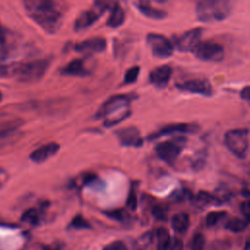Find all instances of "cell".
<instances>
[{"mask_svg": "<svg viewBox=\"0 0 250 250\" xmlns=\"http://www.w3.org/2000/svg\"><path fill=\"white\" fill-rule=\"evenodd\" d=\"M183 248H184V245L182 240L179 238H175L173 242H171L168 250H183Z\"/></svg>", "mask_w": 250, "mask_h": 250, "instance_id": "obj_43", "label": "cell"}, {"mask_svg": "<svg viewBox=\"0 0 250 250\" xmlns=\"http://www.w3.org/2000/svg\"><path fill=\"white\" fill-rule=\"evenodd\" d=\"M29 17L43 30L56 33L62 21V15L58 10L55 0H22Z\"/></svg>", "mask_w": 250, "mask_h": 250, "instance_id": "obj_1", "label": "cell"}, {"mask_svg": "<svg viewBox=\"0 0 250 250\" xmlns=\"http://www.w3.org/2000/svg\"><path fill=\"white\" fill-rule=\"evenodd\" d=\"M11 64H0V78L11 77Z\"/></svg>", "mask_w": 250, "mask_h": 250, "instance_id": "obj_42", "label": "cell"}, {"mask_svg": "<svg viewBox=\"0 0 250 250\" xmlns=\"http://www.w3.org/2000/svg\"><path fill=\"white\" fill-rule=\"evenodd\" d=\"M59 150H60V145L58 143L51 142L34 149L30 153L29 158L31 161L40 164L45 162L47 159L54 156L55 154H57Z\"/></svg>", "mask_w": 250, "mask_h": 250, "instance_id": "obj_16", "label": "cell"}, {"mask_svg": "<svg viewBox=\"0 0 250 250\" xmlns=\"http://www.w3.org/2000/svg\"><path fill=\"white\" fill-rule=\"evenodd\" d=\"M152 238H153V236H152V233L150 231L145 232L136 241V247L140 250L146 249L150 244V242L152 241Z\"/></svg>", "mask_w": 250, "mask_h": 250, "instance_id": "obj_33", "label": "cell"}, {"mask_svg": "<svg viewBox=\"0 0 250 250\" xmlns=\"http://www.w3.org/2000/svg\"><path fill=\"white\" fill-rule=\"evenodd\" d=\"M194 56L203 62H218L224 59V47L214 41H200L193 49Z\"/></svg>", "mask_w": 250, "mask_h": 250, "instance_id": "obj_7", "label": "cell"}, {"mask_svg": "<svg viewBox=\"0 0 250 250\" xmlns=\"http://www.w3.org/2000/svg\"><path fill=\"white\" fill-rule=\"evenodd\" d=\"M2 99H3V95H2V93L0 92V102H2Z\"/></svg>", "mask_w": 250, "mask_h": 250, "instance_id": "obj_46", "label": "cell"}, {"mask_svg": "<svg viewBox=\"0 0 250 250\" xmlns=\"http://www.w3.org/2000/svg\"><path fill=\"white\" fill-rule=\"evenodd\" d=\"M137 96L135 94H117L108 98L96 111L95 119L107 118L115 113L129 108V105Z\"/></svg>", "mask_w": 250, "mask_h": 250, "instance_id": "obj_4", "label": "cell"}, {"mask_svg": "<svg viewBox=\"0 0 250 250\" xmlns=\"http://www.w3.org/2000/svg\"><path fill=\"white\" fill-rule=\"evenodd\" d=\"M50 62L49 59H38L11 64V77H15L21 82H37L45 75Z\"/></svg>", "mask_w": 250, "mask_h": 250, "instance_id": "obj_3", "label": "cell"}, {"mask_svg": "<svg viewBox=\"0 0 250 250\" xmlns=\"http://www.w3.org/2000/svg\"><path fill=\"white\" fill-rule=\"evenodd\" d=\"M103 250H128L127 246L122 241H113L107 245H105Z\"/></svg>", "mask_w": 250, "mask_h": 250, "instance_id": "obj_37", "label": "cell"}, {"mask_svg": "<svg viewBox=\"0 0 250 250\" xmlns=\"http://www.w3.org/2000/svg\"><path fill=\"white\" fill-rule=\"evenodd\" d=\"M6 43V29L0 23V45H5Z\"/></svg>", "mask_w": 250, "mask_h": 250, "instance_id": "obj_44", "label": "cell"}, {"mask_svg": "<svg viewBox=\"0 0 250 250\" xmlns=\"http://www.w3.org/2000/svg\"><path fill=\"white\" fill-rule=\"evenodd\" d=\"M171 226L177 232H184L188 229L189 216L185 212L176 213L171 218Z\"/></svg>", "mask_w": 250, "mask_h": 250, "instance_id": "obj_21", "label": "cell"}, {"mask_svg": "<svg viewBox=\"0 0 250 250\" xmlns=\"http://www.w3.org/2000/svg\"><path fill=\"white\" fill-rule=\"evenodd\" d=\"M126 205H127V207L131 211H134L137 208V205H138V203H137V195H136L134 189H131V191L129 192L127 200H126Z\"/></svg>", "mask_w": 250, "mask_h": 250, "instance_id": "obj_36", "label": "cell"}, {"mask_svg": "<svg viewBox=\"0 0 250 250\" xmlns=\"http://www.w3.org/2000/svg\"><path fill=\"white\" fill-rule=\"evenodd\" d=\"M104 214L105 216H107L108 218L110 219H114V220H117V221H123L125 219V212L123 210H111V211H107V212H104Z\"/></svg>", "mask_w": 250, "mask_h": 250, "instance_id": "obj_35", "label": "cell"}, {"mask_svg": "<svg viewBox=\"0 0 250 250\" xmlns=\"http://www.w3.org/2000/svg\"><path fill=\"white\" fill-rule=\"evenodd\" d=\"M112 0H94V8H96L99 12H101L103 15L105 11L110 9L113 5Z\"/></svg>", "mask_w": 250, "mask_h": 250, "instance_id": "obj_34", "label": "cell"}, {"mask_svg": "<svg viewBox=\"0 0 250 250\" xmlns=\"http://www.w3.org/2000/svg\"><path fill=\"white\" fill-rule=\"evenodd\" d=\"M195 203L200 208H204L212 203H215L213 194H211L207 191H204V190L199 191L195 196Z\"/></svg>", "mask_w": 250, "mask_h": 250, "instance_id": "obj_27", "label": "cell"}, {"mask_svg": "<svg viewBox=\"0 0 250 250\" xmlns=\"http://www.w3.org/2000/svg\"><path fill=\"white\" fill-rule=\"evenodd\" d=\"M199 131V125L194 122H181V123H171L161 127L156 132L148 136V140H156L166 136L182 135V134H194Z\"/></svg>", "mask_w": 250, "mask_h": 250, "instance_id": "obj_8", "label": "cell"}, {"mask_svg": "<svg viewBox=\"0 0 250 250\" xmlns=\"http://www.w3.org/2000/svg\"><path fill=\"white\" fill-rule=\"evenodd\" d=\"M229 196H230V191L227 188H218L213 194L215 203H219V204H224L226 201L229 199Z\"/></svg>", "mask_w": 250, "mask_h": 250, "instance_id": "obj_30", "label": "cell"}, {"mask_svg": "<svg viewBox=\"0 0 250 250\" xmlns=\"http://www.w3.org/2000/svg\"><path fill=\"white\" fill-rule=\"evenodd\" d=\"M224 143L235 157L243 159L246 157L249 148L248 131L243 128L229 130L225 134Z\"/></svg>", "mask_w": 250, "mask_h": 250, "instance_id": "obj_5", "label": "cell"}, {"mask_svg": "<svg viewBox=\"0 0 250 250\" xmlns=\"http://www.w3.org/2000/svg\"><path fill=\"white\" fill-rule=\"evenodd\" d=\"M152 215L157 220H165L167 218V211L162 206H154L152 209Z\"/></svg>", "mask_w": 250, "mask_h": 250, "instance_id": "obj_38", "label": "cell"}, {"mask_svg": "<svg viewBox=\"0 0 250 250\" xmlns=\"http://www.w3.org/2000/svg\"><path fill=\"white\" fill-rule=\"evenodd\" d=\"M231 6V0H196L195 14L202 22L221 21L229 16Z\"/></svg>", "mask_w": 250, "mask_h": 250, "instance_id": "obj_2", "label": "cell"}, {"mask_svg": "<svg viewBox=\"0 0 250 250\" xmlns=\"http://www.w3.org/2000/svg\"><path fill=\"white\" fill-rule=\"evenodd\" d=\"M184 148V139L178 137L174 140L163 141L155 146L156 155L165 163L172 165Z\"/></svg>", "mask_w": 250, "mask_h": 250, "instance_id": "obj_6", "label": "cell"}, {"mask_svg": "<svg viewBox=\"0 0 250 250\" xmlns=\"http://www.w3.org/2000/svg\"><path fill=\"white\" fill-rule=\"evenodd\" d=\"M156 235V250H168L171 244L169 231L165 228H158L155 232Z\"/></svg>", "mask_w": 250, "mask_h": 250, "instance_id": "obj_22", "label": "cell"}, {"mask_svg": "<svg viewBox=\"0 0 250 250\" xmlns=\"http://www.w3.org/2000/svg\"><path fill=\"white\" fill-rule=\"evenodd\" d=\"M146 43L153 56L160 59H167L174 53L173 43L164 35L159 33H148Z\"/></svg>", "mask_w": 250, "mask_h": 250, "instance_id": "obj_9", "label": "cell"}, {"mask_svg": "<svg viewBox=\"0 0 250 250\" xmlns=\"http://www.w3.org/2000/svg\"><path fill=\"white\" fill-rule=\"evenodd\" d=\"M136 7L142 15L151 20H163L167 17V13L165 11L155 8L148 0H138Z\"/></svg>", "mask_w": 250, "mask_h": 250, "instance_id": "obj_19", "label": "cell"}, {"mask_svg": "<svg viewBox=\"0 0 250 250\" xmlns=\"http://www.w3.org/2000/svg\"><path fill=\"white\" fill-rule=\"evenodd\" d=\"M250 222H248L246 219H240V218H231L229 219L226 224L225 228L232 232H241L243 231Z\"/></svg>", "mask_w": 250, "mask_h": 250, "instance_id": "obj_23", "label": "cell"}, {"mask_svg": "<svg viewBox=\"0 0 250 250\" xmlns=\"http://www.w3.org/2000/svg\"><path fill=\"white\" fill-rule=\"evenodd\" d=\"M42 250H66L65 245L61 242H54L50 245H45L43 246Z\"/></svg>", "mask_w": 250, "mask_h": 250, "instance_id": "obj_40", "label": "cell"}, {"mask_svg": "<svg viewBox=\"0 0 250 250\" xmlns=\"http://www.w3.org/2000/svg\"><path fill=\"white\" fill-rule=\"evenodd\" d=\"M205 237L202 233L196 232L190 239V250H204Z\"/></svg>", "mask_w": 250, "mask_h": 250, "instance_id": "obj_32", "label": "cell"}, {"mask_svg": "<svg viewBox=\"0 0 250 250\" xmlns=\"http://www.w3.org/2000/svg\"><path fill=\"white\" fill-rule=\"evenodd\" d=\"M172 67L168 64H163L153 68L149 72L148 80L154 87L158 89H164L168 85L172 77Z\"/></svg>", "mask_w": 250, "mask_h": 250, "instance_id": "obj_13", "label": "cell"}, {"mask_svg": "<svg viewBox=\"0 0 250 250\" xmlns=\"http://www.w3.org/2000/svg\"><path fill=\"white\" fill-rule=\"evenodd\" d=\"M130 115H131V110L129 108L125 109L123 111H120L118 113H115V114L105 118V120L104 121V126L106 127V128L115 126V125L119 124L121 121L125 120L126 118H128Z\"/></svg>", "mask_w": 250, "mask_h": 250, "instance_id": "obj_24", "label": "cell"}, {"mask_svg": "<svg viewBox=\"0 0 250 250\" xmlns=\"http://www.w3.org/2000/svg\"><path fill=\"white\" fill-rule=\"evenodd\" d=\"M23 124L22 118L12 113H0V138L6 137Z\"/></svg>", "mask_w": 250, "mask_h": 250, "instance_id": "obj_15", "label": "cell"}, {"mask_svg": "<svg viewBox=\"0 0 250 250\" xmlns=\"http://www.w3.org/2000/svg\"><path fill=\"white\" fill-rule=\"evenodd\" d=\"M115 135L123 146L140 147L144 144V139L137 127L129 126L115 132Z\"/></svg>", "mask_w": 250, "mask_h": 250, "instance_id": "obj_12", "label": "cell"}, {"mask_svg": "<svg viewBox=\"0 0 250 250\" xmlns=\"http://www.w3.org/2000/svg\"><path fill=\"white\" fill-rule=\"evenodd\" d=\"M140 66L134 65L126 70L124 74V84H133L137 81L140 75Z\"/></svg>", "mask_w": 250, "mask_h": 250, "instance_id": "obj_29", "label": "cell"}, {"mask_svg": "<svg viewBox=\"0 0 250 250\" xmlns=\"http://www.w3.org/2000/svg\"><path fill=\"white\" fill-rule=\"evenodd\" d=\"M106 48V40L101 36H95L85 39L74 46V50L79 53L97 54L102 53Z\"/></svg>", "mask_w": 250, "mask_h": 250, "instance_id": "obj_14", "label": "cell"}, {"mask_svg": "<svg viewBox=\"0 0 250 250\" xmlns=\"http://www.w3.org/2000/svg\"><path fill=\"white\" fill-rule=\"evenodd\" d=\"M226 215L227 213L225 211H212L206 215L205 224L208 227L216 226Z\"/></svg>", "mask_w": 250, "mask_h": 250, "instance_id": "obj_28", "label": "cell"}, {"mask_svg": "<svg viewBox=\"0 0 250 250\" xmlns=\"http://www.w3.org/2000/svg\"><path fill=\"white\" fill-rule=\"evenodd\" d=\"M202 33L203 29L200 27H195L187 30L183 34L174 37L172 42L174 48L182 53L192 52L196 45L200 42Z\"/></svg>", "mask_w": 250, "mask_h": 250, "instance_id": "obj_10", "label": "cell"}, {"mask_svg": "<svg viewBox=\"0 0 250 250\" xmlns=\"http://www.w3.org/2000/svg\"><path fill=\"white\" fill-rule=\"evenodd\" d=\"M21 220L24 223H27V224H30L33 226H37L40 223V213L35 208L28 209L21 215Z\"/></svg>", "mask_w": 250, "mask_h": 250, "instance_id": "obj_25", "label": "cell"}, {"mask_svg": "<svg viewBox=\"0 0 250 250\" xmlns=\"http://www.w3.org/2000/svg\"><path fill=\"white\" fill-rule=\"evenodd\" d=\"M62 75L85 77L91 74V71L86 67L85 62L82 59H74L62 66L60 70Z\"/></svg>", "mask_w": 250, "mask_h": 250, "instance_id": "obj_18", "label": "cell"}, {"mask_svg": "<svg viewBox=\"0 0 250 250\" xmlns=\"http://www.w3.org/2000/svg\"><path fill=\"white\" fill-rule=\"evenodd\" d=\"M180 91L196 94L204 97H211L213 95V88L209 80L204 78H193L188 79L183 82H180L176 85Z\"/></svg>", "mask_w": 250, "mask_h": 250, "instance_id": "obj_11", "label": "cell"}, {"mask_svg": "<svg viewBox=\"0 0 250 250\" xmlns=\"http://www.w3.org/2000/svg\"><path fill=\"white\" fill-rule=\"evenodd\" d=\"M240 98H241V100H243L246 104H248L250 105V85L244 87L240 91Z\"/></svg>", "mask_w": 250, "mask_h": 250, "instance_id": "obj_41", "label": "cell"}, {"mask_svg": "<svg viewBox=\"0 0 250 250\" xmlns=\"http://www.w3.org/2000/svg\"><path fill=\"white\" fill-rule=\"evenodd\" d=\"M245 250H250V244H248V245L245 247Z\"/></svg>", "mask_w": 250, "mask_h": 250, "instance_id": "obj_45", "label": "cell"}, {"mask_svg": "<svg viewBox=\"0 0 250 250\" xmlns=\"http://www.w3.org/2000/svg\"><path fill=\"white\" fill-rule=\"evenodd\" d=\"M83 184L96 190H100L104 188V183L95 174L88 173L83 177Z\"/></svg>", "mask_w": 250, "mask_h": 250, "instance_id": "obj_26", "label": "cell"}, {"mask_svg": "<svg viewBox=\"0 0 250 250\" xmlns=\"http://www.w3.org/2000/svg\"><path fill=\"white\" fill-rule=\"evenodd\" d=\"M125 21V12L122 6L115 2L110 8V14L106 21V25L111 28H117L121 26Z\"/></svg>", "mask_w": 250, "mask_h": 250, "instance_id": "obj_20", "label": "cell"}, {"mask_svg": "<svg viewBox=\"0 0 250 250\" xmlns=\"http://www.w3.org/2000/svg\"><path fill=\"white\" fill-rule=\"evenodd\" d=\"M70 229H91V225L87 222L86 219H84L83 216L77 215L75 216L72 221L70 222L69 226Z\"/></svg>", "mask_w": 250, "mask_h": 250, "instance_id": "obj_31", "label": "cell"}, {"mask_svg": "<svg viewBox=\"0 0 250 250\" xmlns=\"http://www.w3.org/2000/svg\"><path fill=\"white\" fill-rule=\"evenodd\" d=\"M103 14L99 12L96 8L92 7L91 9L82 12L78 18L74 21V30L75 31H81L83 29H86L93 25L101 17Z\"/></svg>", "mask_w": 250, "mask_h": 250, "instance_id": "obj_17", "label": "cell"}, {"mask_svg": "<svg viewBox=\"0 0 250 250\" xmlns=\"http://www.w3.org/2000/svg\"><path fill=\"white\" fill-rule=\"evenodd\" d=\"M240 210L244 216V219L250 222V200L243 201L240 205Z\"/></svg>", "mask_w": 250, "mask_h": 250, "instance_id": "obj_39", "label": "cell"}]
</instances>
